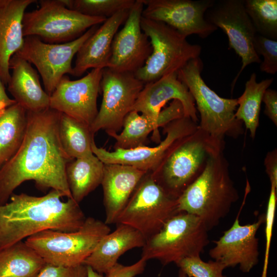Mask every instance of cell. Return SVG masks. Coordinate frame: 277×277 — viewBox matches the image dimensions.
Here are the masks:
<instances>
[{
    "mask_svg": "<svg viewBox=\"0 0 277 277\" xmlns=\"http://www.w3.org/2000/svg\"><path fill=\"white\" fill-rule=\"evenodd\" d=\"M146 173L130 166L104 164L101 185L106 215L104 222L106 224H116L119 215Z\"/></svg>",
    "mask_w": 277,
    "mask_h": 277,
    "instance_id": "obj_21",
    "label": "cell"
},
{
    "mask_svg": "<svg viewBox=\"0 0 277 277\" xmlns=\"http://www.w3.org/2000/svg\"><path fill=\"white\" fill-rule=\"evenodd\" d=\"M110 231L104 222L88 217L76 231L46 230L28 238L25 242L46 264L73 267L83 264L100 240Z\"/></svg>",
    "mask_w": 277,
    "mask_h": 277,
    "instance_id": "obj_6",
    "label": "cell"
},
{
    "mask_svg": "<svg viewBox=\"0 0 277 277\" xmlns=\"http://www.w3.org/2000/svg\"><path fill=\"white\" fill-rule=\"evenodd\" d=\"M209 230L198 217L179 212L169 219L156 234L146 240L141 258L155 259L163 265L200 256L209 243Z\"/></svg>",
    "mask_w": 277,
    "mask_h": 277,
    "instance_id": "obj_7",
    "label": "cell"
},
{
    "mask_svg": "<svg viewBox=\"0 0 277 277\" xmlns=\"http://www.w3.org/2000/svg\"><path fill=\"white\" fill-rule=\"evenodd\" d=\"M144 8L142 0H135L124 27L114 37L107 68L134 73L144 66L151 54L149 39L141 26Z\"/></svg>",
    "mask_w": 277,
    "mask_h": 277,
    "instance_id": "obj_18",
    "label": "cell"
},
{
    "mask_svg": "<svg viewBox=\"0 0 277 277\" xmlns=\"http://www.w3.org/2000/svg\"><path fill=\"white\" fill-rule=\"evenodd\" d=\"M253 47L258 56L262 55L260 69L262 72L274 74L277 72V40L271 39L256 34Z\"/></svg>",
    "mask_w": 277,
    "mask_h": 277,
    "instance_id": "obj_34",
    "label": "cell"
},
{
    "mask_svg": "<svg viewBox=\"0 0 277 277\" xmlns=\"http://www.w3.org/2000/svg\"><path fill=\"white\" fill-rule=\"evenodd\" d=\"M266 173L270 184L277 186V150L274 149L268 152L264 160Z\"/></svg>",
    "mask_w": 277,
    "mask_h": 277,
    "instance_id": "obj_39",
    "label": "cell"
},
{
    "mask_svg": "<svg viewBox=\"0 0 277 277\" xmlns=\"http://www.w3.org/2000/svg\"><path fill=\"white\" fill-rule=\"evenodd\" d=\"M174 100L182 103L185 116L199 124L194 100L187 86L179 80L177 72L144 85L132 110L157 120L162 108Z\"/></svg>",
    "mask_w": 277,
    "mask_h": 277,
    "instance_id": "obj_19",
    "label": "cell"
},
{
    "mask_svg": "<svg viewBox=\"0 0 277 277\" xmlns=\"http://www.w3.org/2000/svg\"><path fill=\"white\" fill-rule=\"evenodd\" d=\"M147 261L143 258L131 265L126 266L118 263L115 264L104 277H135L142 273L145 268Z\"/></svg>",
    "mask_w": 277,
    "mask_h": 277,
    "instance_id": "obj_37",
    "label": "cell"
},
{
    "mask_svg": "<svg viewBox=\"0 0 277 277\" xmlns=\"http://www.w3.org/2000/svg\"><path fill=\"white\" fill-rule=\"evenodd\" d=\"M39 7L24 13V37L34 36L44 42L61 44L72 41L106 18L84 15L66 7L62 0H39Z\"/></svg>",
    "mask_w": 277,
    "mask_h": 277,
    "instance_id": "obj_9",
    "label": "cell"
},
{
    "mask_svg": "<svg viewBox=\"0 0 277 277\" xmlns=\"http://www.w3.org/2000/svg\"><path fill=\"white\" fill-rule=\"evenodd\" d=\"M27 127V111L15 103L0 113V168L17 152Z\"/></svg>",
    "mask_w": 277,
    "mask_h": 277,
    "instance_id": "obj_28",
    "label": "cell"
},
{
    "mask_svg": "<svg viewBox=\"0 0 277 277\" xmlns=\"http://www.w3.org/2000/svg\"><path fill=\"white\" fill-rule=\"evenodd\" d=\"M87 268L84 264L63 267L45 264L36 277H87Z\"/></svg>",
    "mask_w": 277,
    "mask_h": 277,
    "instance_id": "obj_36",
    "label": "cell"
},
{
    "mask_svg": "<svg viewBox=\"0 0 277 277\" xmlns=\"http://www.w3.org/2000/svg\"><path fill=\"white\" fill-rule=\"evenodd\" d=\"M203 64L200 57L191 60L177 72L179 80L188 88L200 115L199 127L214 138H238L244 133L243 123L235 116L237 98L220 96L201 76Z\"/></svg>",
    "mask_w": 277,
    "mask_h": 277,
    "instance_id": "obj_5",
    "label": "cell"
},
{
    "mask_svg": "<svg viewBox=\"0 0 277 277\" xmlns=\"http://www.w3.org/2000/svg\"><path fill=\"white\" fill-rule=\"evenodd\" d=\"M86 266L87 268V277H104L103 274L97 273L89 266Z\"/></svg>",
    "mask_w": 277,
    "mask_h": 277,
    "instance_id": "obj_41",
    "label": "cell"
},
{
    "mask_svg": "<svg viewBox=\"0 0 277 277\" xmlns=\"http://www.w3.org/2000/svg\"><path fill=\"white\" fill-rule=\"evenodd\" d=\"M103 69H92L85 76L61 80L50 95L49 107L91 126L98 113L97 99Z\"/></svg>",
    "mask_w": 277,
    "mask_h": 277,
    "instance_id": "obj_15",
    "label": "cell"
},
{
    "mask_svg": "<svg viewBox=\"0 0 277 277\" xmlns=\"http://www.w3.org/2000/svg\"><path fill=\"white\" fill-rule=\"evenodd\" d=\"M58 133L62 146L71 159L93 155L92 143L94 141V134L90 126L61 113Z\"/></svg>",
    "mask_w": 277,
    "mask_h": 277,
    "instance_id": "obj_30",
    "label": "cell"
},
{
    "mask_svg": "<svg viewBox=\"0 0 277 277\" xmlns=\"http://www.w3.org/2000/svg\"><path fill=\"white\" fill-rule=\"evenodd\" d=\"M45 264L25 242L0 250V277H36Z\"/></svg>",
    "mask_w": 277,
    "mask_h": 277,
    "instance_id": "obj_27",
    "label": "cell"
},
{
    "mask_svg": "<svg viewBox=\"0 0 277 277\" xmlns=\"http://www.w3.org/2000/svg\"><path fill=\"white\" fill-rule=\"evenodd\" d=\"M112 232L105 235L83 264L98 273L106 274L126 252L143 247L146 239L134 228L123 224H116Z\"/></svg>",
    "mask_w": 277,
    "mask_h": 277,
    "instance_id": "obj_25",
    "label": "cell"
},
{
    "mask_svg": "<svg viewBox=\"0 0 277 277\" xmlns=\"http://www.w3.org/2000/svg\"><path fill=\"white\" fill-rule=\"evenodd\" d=\"M244 4L256 34L277 40V1L244 0Z\"/></svg>",
    "mask_w": 277,
    "mask_h": 277,
    "instance_id": "obj_31",
    "label": "cell"
},
{
    "mask_svg": "<svg viewBox=\"0 0 277 277\" xmlns=\"http://www.w3.org/2000/svg\"><path fill=\"white\" fill-rule=\"evenodd\" d=\"M187 277H226L223 274L226 268L221 262L204 261L200 256L182 259L175 264Z\"/></svg>",
    "mask_w": 277,
    "mask_h": 277,
    "instance_id": "obj_33",
    "label": "cell"
},
{
    "mask_svg": "<svg viewBox=\"0 0 277 277\" xmlns=\"http://www.w3.org/2000/svg\"><path fill=\"white\" fill-rule=\"evenodd\" d=\"M270 191L265 213V249L263 271L261 277H267L273 226L277 203V186L270 184Z\"/></svg>",
    "mask_w": 277,
    "mask_h": 277,
    "instance_id": "obj_35",
    "label": "cell"
},
{
    "mask_svg": "<svg viewBox=\"0 0 277 277\" xmlns=\"http://www.w3.org/2000/svg\"><path fill=\"white\" fill-rule=\"evenodd\" d=\"M5 0H0V5H2L4 2Z\"/></svg>",
    "mask_w": 277,
    "mask_h": 277,
    "instance_id": "obj_43",
    "label": "cell"
},
{
    "mask_svg": "<svg viewBox=\"0 0 277 277\" xmlns=\"http://www.w3.org/2000/svg\"><path fill=\"white\" fill-rule=\"evenodd\" d=\"M16 103L13 98H10L7 94L5 85L0 77V113L10 106Z\"/></svg>",
    "mask_w": 277,
    "mask_h": 277,
    "instance_id": "obj_40",
    "label": "cell"
},
{
    "mask_svg": "<svg viewBox=\"0 0 277 277\" xmlns=\"http://www.w3.org/2000/svg\"><path fill=\"white\" fill-rule=\"evenodd\" d=\"M273 81V78L256 82V73H252L245 84L243 94L237 98L238 108L235 112V117L241 121L247 130L250 131L252 139L255 136L259 126L261 106L263 94Z\"/></svg>",
    "mask_w": 277,
    "mask_h": 277,
    "instance_id": "obj_29",
    "label": "cell"
},
{
    "mask_svg": "<svg viewBox=\"0 0 277 277\" xmlns=\"http://www.w3.org/2000/svg\"><path fill=\"white\" fill-rule=\"evenodd\" d=\"M104 164L94 154L69 162L66 175L72 198L80 203L90 192L101 185Z\"/></svg>",
    "mask_w": 277,
    "mask_h": 277,
    "instance_id": "obj_26",
    "label": "cell"
},
{
    "mask_svg": "<svg viewBox=\"0 0 277 277\" xmlns=\"http://www.w3.org/2000/svg\"><path fill=\"white\" fill-rule=\"evenodd\" d=\"M35 0H5L0 5V77L5 85L10 78L11 57L23 47V19L25 10Z\"/></svg>",
    "mask_w": 277,
    "mask_h": 277,
    "instance_id": "obj_23",
    "label": "cell"
},
{
    "mask_svg": "<svg viewBox=\"0 0 277 277\" xmlns=\"http://www.w3.org/2000/svg\"><path fill=\"white\" fill-rule=\"evenodd\" d=\"M97 28L93 26L77 38L61 44L47 43L36 36H26L23 47L15 54L35 66L45 91L50 95L64 76L72 75L73 57Z\"/></svg>",
    "mask_w": 277,
    "mask_h": 277,
    "instance_id": "obj_12",
    "label": "cell"
},
{
    "mask_svg": "<svg viewBox=\"0 0 277 277\" xmlns=\"http://www.w3.org/2000/svg\"><path fill=\"white\" fill-rule=\"evenodd\" d=\"M12 70L7 84L13 99L27 111H38L50 106V95L41 86L39 75L31 64L14 54L9 63Z\"/></svg>",
    "mask_w": 277,
    "mask_h": 277,
    "instance_id": "obj_24",
    "label": "cell"
},
{
    "mask_svg": "<svg viewBox=\"0 0 277 277\" xmlns=\"http://www.w3.org/2000/svg\"><path fill=\"white\" fill-rule=\"evenodd\" d=\"M62 192L51 189L41 196L13 193L10 202L0 205V250L41 231L72 232L86 217L72 198L63 201Z\"/></svg>",
    "mask_w": 277,
    "mask_h": 277,
    "instance_id": "obj_2",
    "label": "cell"
},
{
    "mask_svg": "<svg viewBox=\"0 0 277 277\" xmlns=\"http://www.w3.org/2000/svg\"><path fill=\"white\" fill-rule=\"evenodd\" d=\"M130 10H121L107 18L85 41L76 54L72 75L78 77L89 69L107 67L113 39Z\"/></svg>",
    "mask_w": 277,
    "mask_h": 277,
    "instance_id": "obj_22",
    "label": "cell"
},
{
    "mask_svg": "<svg viewBox=\"0 0 277 277\" xmlns=\"http://www.w3.org/2000/svg\"><path fill=\"white\" fill-rule=\"evenodd\" d=\"M205 17L225 32L228 38L229 48L233 49L241 58L242 66L231 83L232 93L244 69L250 64L262 62L253 47L256 31L245 11L244 0H214Z\"/></svg>",
    "mask_w": 277,
    "mask_h": 277,
    "instance_id": "obj_13",
    "label": "cell"
},
{
    "mask_svg": "<svg viewBox=\"0 0 277 277\" xmlns=\"http://www.w3.org/2000/svg\"><path fill=\"white\" fill-rule=\"evenodd\" d=\"M262 102L265 104L264 114L277 126V92L268 88L265 91Z\"/></svg>",
    "mask_w": 277,
    "mask_h": 277,
    "instance_id": "obj_38",
    "label": "cell"
},
{
    "mask_svg": "<svg viewBox=\"0 0 277 277\" xmlns=\"http://www.w3.org/2000/svg\"><path fill=\"white\" fill-rule=\"evenodd\" d=\"M139 113L132 110L126 115L123 122V129L120 133H107L115 140L113 147L114 150L144 146L148 136L151 132L152 140L156 143H160L159 128L184 116L182 104L176 100H173L168 107L161 110L157 120Z\"/></svg>",
    "mask_w": 277,
    "mask_h": 277,
    "instance_id": "obj_20",
    "label": "cell"
},
{
    "mask_svg": "<svg viewBox=\"0 0 277 277\" xmlns=\"http://www.w3.org/2000/svg\"><path fill=\"white\" fill-rule=\"evenodd\" d=\"M223 151L210 157L205 169L177 200L179 212L200 218L209 231L217 226L239 199Z\"/></svg>",
    "mask_w": 277,
    "mask_h": 277,
    "instance_id": "obj_3",
    "label": "cell"
},
{
    "mask_svg": "<svg viewBox=\"0 0 277 277\" xmlns=\"http://www.w3.org/2000/svg\"><path fill=\"white\" fill-rule=\"evenodd\" d=\"M265 214L252 223L241 225L239 215L232 226L224 231L209 251L213 260L223 263L226 268L239 266L240 270L248 273L259 261V240L256 233L265 223Z\"/></svg>",
    "mask_w": 277,
    "mask_h": 277,
    "instance_id": "obj_17",
    "label": "cell"
},
{
    "mask_svg": "<svg viewBox=\"0 0 277 277\" xmlns=\"http://www.w3.org/2000/svg\"><path fill=\"white\" fill-rule=\"evenodd\" d=\"M179 213L177 200L169 195L147 172L119 215L116 224L128 225L146 240L156 234L167 221Z\"/></svg>",
    "mask_w": 277,
    "mask_h": 277,
    "instance_id": "obj_10",
    "label": "cell"
},
{
    "mask_svg": "<svg viewBox=\"0 0 277 277\" xmlns=\"http://www.w3.org/2000/svg\"><path fill=\"white\" fill-rule=\"evenodd\" d=\"M144 86L133 73L104 68L100 83L102 102L90 126L92 133L101 129L107 133L120 131Z\"/></svg>",
    "mask_w": 277,
    "mask_h": 277,
    "instance_id": "obj_11",
    "label": "cell"
},
{
    "mask_svg": "<svg viewBox=\"0 0 277 277\" xmlns=\"http://www.w3.org/2000/svg\"><path fill=\"white\" fill-rule=\"evenodd\" d=\"M199 124L189 117L171 121L162 128L165 139L156 146L116 149L113 151L98 147L92 143L93 153L104 164H116L133 167L145 172H152L158 166L169 147L178 138L194 132Z\"/></svg>",
    "mask_w": 277,
    "mask_h": 277,
    "instance_id": "obj_16",
    "label": "cell"
},
{
    "mask_svg": "<svg viewBox=\"0 0 277 277\" xmlns=\"http://www.w3.org/2000/svg\"><path fill=\"white\" fill-rule=\"evenodd\" d=\"M224 140L213 138L199 127L176 140L152 171V177L171 197L177 200L202 173L209 159L223 151Z\"/></svg>",
    "mask_w": 277,
    "mask_h": 277,
    "instance_id": "obj_4",
    "label": "cell"
},
{
    "mask_svg": "<svg viewBox=\"0 0 277 277\" xmlns=\"http://www.w3.org/2000/svg\"><path fill=\"white\" fill-rule=\"evenodd\" d=\"M135 0H62L66 7L84 15L108 18L123 10H130Z\"/></svg>",
    "mask_w": 277,
    "mask_h": 277,
    "instance_id": "obj_32",
    "label": "cell"
},
{
    "mask_svg": "<svg viewBox=\"0 0 277 277\" xmlns=\"http://www.w3.org/2000/svg\"><path fill=\"white\" fill-rule=\"evenodd\" d=\"M141 26L149 38L152 52L135 76L144 85L169 74L178 72L189 61L200 57L202 47L162 22L142 16Z\"/></svg>",
    "mask_w": 277,
    "mask_h": 277,
    "instance_id": "obj_8",
    "label": "cell"
},
{
    "mask_svg": "<svg viewBox=\"0 0 277 277\" xmlns=\"http://www.w3.org/2000/svg\"><path fill=\"white\" fill-rule=\"evenodd\" d=\"M142 16L162 22L187 37L195 34L205 38L217 28L205 17L214 0H142Z\"/></svg>",
    "mask_w": 277,
    "mask_h": 277,
    "instance_id": "obj_14",
    "label": "cell"
},
{
    "mask_svg": "<svg viewBox=\"0 0 277 277\" xmlns=\"http://www.w3.org/2000/svg\"><path fill=\"white\" fill-rule=\"evenodd\" d=\"M61 114L50 107L27 111V127L22 144L0 168V205L7 203L16 188L27 181H33L42 190L51 188L72 198L66 168L73 159L65 152L60 141Z\"/></svg>",
    "mask_w": 277,
    "mask_h": 277,
    "instance_id": "obj_1",
    "label": "cell"
},
{
    "mask_svg": "<svg viewBox=\"0 0 277 277\" xmlns=\"http://www.w3.org/2000/svg\"><path fill=\"white\" fill-rule=\"evenodd\" d=\"M177 277H187V276L182 270L179 269Z\"/></svg>",
    "mask_w": 277,
    "mask_h": 277,
    "instance_id": "obj_42",
    "label": "cell"
}]
</instances>
